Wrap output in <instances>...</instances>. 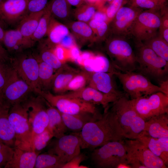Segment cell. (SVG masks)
<instances>
[{
	"mask_svg": "<svg viewBox=\"0 0 168 168\" xmlns=\"http://www.w3.org/2000/svg\"><path fill=\"white\" fill-rule=\"evenodd\" d=\"M78 64L81 65L89 72H108L110 69V64L108 59L101 55L95 56L91 53L83 56Z\"/></svg>",
	"mask_w": 168,
	"mask_h": 168,
	"instance_id": "4316f807",
	"label": "cell"
},
{
	"mask_svg": "<svg viewBox=\"0 0 168 168\" xmlns=\"http://www.w3.org/2000/svg\"><path fill=\"white\" fill-rule=\"evenodd\" d=\"M124 143L128 165L133 162L138 161L146 168H167L160 158L137 139L125 140Z\"/></svg>",
	"mask_w": 168,
	"mask_h": 168,
	"instance_id": "8fae6325",
	"label": "cell"
},
{
	"mask_svg": "<svg viewBox=\"0 0 168 168\" xmlns=\"http://www.w3.org/2000/svg\"><path fill=\"white\" fill-rule=\"evenodd\" d=\"M29 1L0 0V18L5 24L15 22L27 12Z\"/></svg>",
	"mask_w": 168,
	"mask_h": 168,
	"instance_id": "2e32d148",
	"label": "cell"
},
{
	"mask_svg": "<svg viewBox=\"0 0 168 168\" xmlns=\"http://www.w3.org/2000/svg\"><path fill=\"white\" fill-rule=\"evenodd\" d=\"M108 1H112L113 0H107Z\"/></svg>",
	"mask_w": 168,
	"mask_h": 168,
	"instance_id": "94428289",
	"label": "cell"
},
{
	"mask_svg": "<svg viewBox=\"0 0 168 168\" xmlns=\"http://www.w3.org/2000/svg\"><path fill=\"white\" fill-rule=\"evenodd\" d=\"M39 62V78L42 90L51 86L55 70L52 67L36 56Z\"/></svg>",
	"mask_w": 168,
	"mask_h": 168,
	"instance_id": "4dcf8cb0",
	"label": "cell"
},
{
	"mask_svg": "<svg viewBox=\"0 0 168 168\" xmlns=\"http://www.w3.org/2000/svg\"><path fill=\"white\" fill-rule=\"evenodd\" d=\"M160 83V86L163 93L168 96V79L161 82Z\"/></svg>",
	"mask_w": 168,
	"mask_h": 168,
	"instance_id": "db71d44e",
	"label": "cell"
},
{
	"mask_svg": "<svg viewBox=\"0 0 168 168\" xmlns=\"http://www.w3.org/2000/svg\"><path fill=\"white\" fill-rule=\"evenodd\" d=\"M36 93L49 105L63 113L70 114L82 113L99 114L95 105L79 99L67 97L63 94L54 95L45 90H39Z\"/></svg>",
	"mask_w": 168,
	"mask_h": 168,
	"instance_id": "8992f818",
	"label": "cell"
},
{
	"mask_svg": "<svg viewBox=\"0 0 168 168\" xmlns=\"http://www.w3.org/2000/svg\"><path fill=\"white\" fill-rule=\"evenodd\" d=\"M49 2L52 17L65 25L71 21L73 11L72 6L66 0H51Z\"/></svg>",
	"mask_w": 168,
	"mask_h": 168,
	"instance_id": "f1b7e54d",
	"label": "cell"
},
{
	"mask_svg": "<svg viewBox=\"0 0 168 168\" xmlns=\"http://www.w3.org/2000/svg\"><path fill=\"white\" fill-rule=\"evenodd\" d=\"M88 23L98 37H103L108 30V25L105 21L92 19Z\"/></svg>",
	"mask_w": 168,
	"mask_h": 168,
	"instance_id": "60d3db41",
	"label": "cell"
},
{
	"mask_svg": "<svg viewBox=\"0 0 168 168\" xmlns=\"http://www.w3.org/2000/svg\"><path fill=\"white\" fill-rule=\"evenodd\" d=\"M51 49L57 58L63 63H64L68 60H70L69 49L66 48L59 44Z\"/></svg>",
	"mask_w": 168,
	"mask_h": 168,
	"instance_id": "f6af8a7d",
	"label": "cell"
},
{
	"mask_svg": "<svg viewBox=\"0 0 168 168\" xmlns=\"http://www.w3.org/2000/svg\"><path fill=\"white\" fill-rule=\"evenodd\" d=\"M108 17L106 14L99 11H96L92 19L106 22Z\"/></svg>",
	"mask_w": 168,
	"mask_h": 168,
	"instance_id": "f5cc1de1",
	"label": "cell"
},
{
	"mask_svg": "<svg viewBox=\"0 0 168 168\" xmlns=\"http://www.w3.org/2000/svg\"><path fill=\"white\" fill-rule=\"evenodd\" d=\"M85 157L84 154L80 153L65 164L63 168H80L81 163L85 159Z\"/></svg>",
	"mask_w": 168,
	"mask_h": 168,
	"instance_id": "7dc6e473",
	"label": "cell"
},
{
	"mask_svg": "<svg viewBox=\"0 0 168 168\" xmlns=\"http://www.w3.org/2000/svg\"><path fill=\"white\" fill-rule=\"evenodd\" d=\"M140 22L145 26L152 28H157L160 26L161 21L156 15L148 12H144L139 16Z\"/></svg>",
	"mask_w": 168,
	"mask_h": 168,
	"instance_id": "f35d334b",
	"label": "cell"
},
{
	"mask_svg": "<svg viewBox=\"0 0 168 168\" xmlns=\"http://www.w3.org/2000/svg\"><path fill=\"white\" fill-rule=\"evenodd\" d=\"M71 6L77 7L80 6L85 2V0H66Z\"/></svg>",
	"mask_w": 168,
	"mask_h": 168,
	"instance_id": "11a10c76",
	"label": "cell"
},
{
	"mask_svg": "<svg viewBox=\"0 0 168 168\" xmlns=\"http://www.w3.org/2000/svg\"><path fill=\"white\" fill-rule=\"evenodd\" d=\"M5 25V23L0 18V25L3 28Z\"/></svg>",
	"mask_w": 168,
	"mask_h": 168,
	"instance_id": "680465c9",
	"label": "cell"
},
{
	"mask_svg": "<svg viewBox=\"0 0 168 168\" xmlns=\"http://www.w3.org/2000/svg\"><path fill=\"white\" fill-rule=\"evenodd\" d=\"M135 16L132 9L126 7L120 8L116 14V25L120 28H123L132 21Z\"/></svg>",
	"mask_w": 168,
	"mask_h": 168,
	"instance_id": "8d00e7d4",
	"label": "cell"
},
{
	"mask_svg": "<svg viewBox=\"0 0 168 168\" xmlns=\"http://www.w3.org/2000/svg\"><path fill=\"white\" fill-rule=\"evenodd\" d=\"M70 32L65 25L52 16L46 34L47 38L44 43L49 48H53Z\"/></svg>",
	"mask_w": 168,
	"mask_h": 168,
	"instance_id": "d4e9b609",
	"label": "cell"
},
{
	"mask_svg": "<svg viewBox=\"0 0 168 168\" xmlns=\"http://www.w3.org/2000/svg\"><path fill=\"white\" fill-rule=\"evenodd\" d=\"M90 76V72L86 71L80 72L69 82L63 94L67 91H75L85 87L88 83Z\"/></svg>",
	"mask_w": 168,
	"mask_h": 168,
	"instance_id": "d590c367",
	"label": "cell"
},
{
	"mask_svg": "<svg viewBox=\"0 0 168 168\" xmlns=\"http://www.w3.org/2000/svg\"><path fill=\"white\" fill-rule=\"evenodd\" d=\"M78 135L82 149L95 148L125 138L116 115L109 109L100 119L86 124Z\"/></svg>",
	"mask_w": 168,
	"mask_h": 168,
	"instance_id": "6da1fadb",
	"label": "cell"
},
{
	"mask_svg": "<svg viewBox=\"0 0 168 168\" xmlns=\"http://www.w3.org/2000/svg\"><path fill=\"white\" fill-rule=\"evenodd\" d=\"M62 94L70 97L79 99L94 105H101L104 109V112L108 109L110 103L120 97L103 93L90 86Z\"/></svg>",
	"mask_w": 168,
	"mask_h": 168,
	"instance_id": "9a60e30c",
	"label": "cell"
},
{
	"mask_svg": "<svg viewBox=\"0 0 168 168\" xmlns=\"http://www.w3.org/2000/svg\"><path fill=\"white\" fill-rule=\"evenodd\" d=\"M137 5L142 7L147 8H153L155 6V3L150 0H136Z\"/></svg>",
	"mask_w": 168,
	"mask_h": 168,
	"instance_id": "f907efd6",
	"label": "cell"
},
{
	"mask_svg": "<svg viewBox=\"0 0 168 168\" xmlns=\"http://www.w3.org/2000/svg\"><path fill=\"white\" fill-rule=\"evenodd\" d=\"M143 131L155 138H168L167 113L152 117L145 121Z\"/></svg>",
	"mask_w": 168,
	"mask_h": 168,
	"instance_id": "ffe728a7",
	"label": "cell"
},
{
	"mask_svg": "<svg viewBox=\"0 0 168 168\" xmlns=\"http://www.w3.org/2000/svg\"><path fill=\"white\" fill-rule=\"evenodd\" d=\"M96 3L84 2L73 11V15L77 21L88 23L92 18L96 11Z\"/></svg>",
	"mask_w": 168,
	"mask_h": 168,
	"instance_id": "836d02e7",
	"label": "cell"
},
{
	"mask_svg": "<svg viewBox=\"0 0 168 168\" xmlns=\"http://www.w3.org/2000/svg\"><path fill=\"white\" fill-rule=\"evenodd\" d=\"M146 46L152 50L158 56L168 61V46L166 43L161 40H156Z\"/></svg>",
	"mask_w": 168,
	"mask_h": 168,
	"instance_id": "ab89813d",
	"label": "cell"
},
{
	"mask_svg": "<svg viewBox=\"0 0 168 168\" xmlns=\"http://www.w3.org/2000/svg\"><path fill=\"white\" fill-rule=\"evenodd\" d=\"M40 54L38 56L43 61L52 67L55 71L60 68L65 63H62L56 57L52 49L44 43L39 46Z\"/></svg>",
	"mask_w": 168,
	"mask_h": 168,
	"instance_id": "e575fe53",
	"label": "cell"
},
{
	"mask_svg": "<svg viewBox=\"0 0 168 168\" xmlns=\"http://www.w3.org/2000/svg\"><path fill=\"white\" fill-rule=\"evenodd\" d=\"M13 152V148L0 141V168L4 167L11 159Z\"/></svg>",
	"mask_w": 168,
	"mask_h": 168,
	"instance_id": "b9f144b4",
	"label": "cell"
},
{
	"mask_svg": "<svg viewBox=\"0 0 168 168\" xmlns=\"http://www.w3.org/2000/svg\"><path fill=\"white\" fill-rule=\"evenodd\" d=\"M9 109L0 103V141L14 148L15 147L16 135L8 120Z\"/></svg>",
	"mask_w": 168,
	"mask_h": 168,
	"instance_id": "603a6c76",
	"label": "cell"
},
{
	"mask_svg": "<svg viewBox=\"0 0 168 168\" xmlns=\"http://www.w3.org/2000/svg\"><path fill=\"white\" fill-rule=\"evenodd\" d=\"M44 10L39 12L29 13L23 18L17 29L24 37L31 39Z\"/></svg>",
	"mask_w": 168,
	"mask_h": 168,
	"instance_id": "f546056e",
	"label": "cell"
},
{
	"mask_svg": "<svg viewBox=\"0 0 168 168\" xmlns=\"http://www.w3.org/2000/svg\"><path fill=\"white\" fill-rule=\"evenodd\" d=\"M79 72L64 64L55 73L51 86L54 92L57 94H63L69 82Z\"/></svg>",
	"mask_w": 168,
	"mask_h": 168,
	"instance_id": "484cf974",
	"label": "cell"
},
{
	"mask_svg": "<svg viewBox=\"0 0 168 168\" xmlns=\"http://www.w3.org/2000/svg\"><path fill=\"white\" fill-rule=\"evenodd\" d=\"M24 103L27 109L28 119L32 129V144L35 136L47 127L49 118L47 112V103L39 95L35 97L30 96Z\"/></svg>",
	"mask_w": 168,
	"mask_h": 168,
	"instance_id": "7c38bea8",
	"label": "cell"
},
{
	"mask_svg": "<svg viewBox=\"0 0 168 168\" xmlns=\"http://www.w3.org/2000/svg\"><path fill=\"white\" fill-rule=\"evenodd\" d=\"M113 72H90L89 86L105 94L122 96L124 94L118 89Z\"/></svg>",
	"mask_w": 168,
	"mask_h": 168,
	"instance_id": "e0dca14e",
	"label": "cell"
},
{
	"mask_svg": "<svg viewBox=\"0 0 168 168\" xmlns=\"http://www.w3.org/2000/svg\"><path fill=\"white\" fill-rule=\"evenodd\" d=\"M61 113V112H60ZM64 123L68 129L75 131H81L87 123L100 119V114L82 113L75 114L61 113Z\"/></svg>",
	"mask_w": 168,
	"mask_h": 168,
	"instance_id": "cb8c5ba5",
	"label": "cell"
},
{
	"mask_svg": "<svg viewBox=\"0 0 168 168\" xmlns=\"http://www.w3.org/2000/svg\"><path fill=\"white\" fill-rule=\"evenodd\" d=\"M163 36L166 41L168 42V29H166L164 31Z\"/></svg>",
	"mask_w": 168,
	"mask_h": 168,
	"instance_id": "6f0895ef",
	"label": "cell"
},
{
	"mask_svg": "<svg viewBox=\"0 0 168 168\" xmlns=\"http://www.w3.org/2000/svg\"><path fill=\"white\" fill-rule=\"evenodd\" d=\"M57 139L48 152L58 156L64 164L80 153L81 141L78 134L65 135Z\"/></svg>",
	"mask_w": 168,
	"mask_h": 168,
	"instance_id": "5bb4252c",
	"label": "cell"
},
{
	"mask_svg": "<svg viewBox=\"0 0 168 168\" xmlns=\"http://www.w3.org/2000/svg\"><path fill=\"white\" fill-rule=\"evenodd\" d=\"M100 147L91 154L92 160L96 167L118 168L121 164L128 165L123 141L110 142Z\"/></svg>",
	"mask_w": 168,
	"mask_h": 168,
	"instance_id": "52a82bcc",
	"label": "cell"
},
{
	"mask_svg": "<svg viewBox=\"0 0 168 168\" xmlns=\"http://www.w3.org/2000/svg\"><path fill=\"white\" fill-rule=\"evenodd\" d=\"M65 25L78 44L82 45L91 43L96 40L94 32L87 23L78 21H71Z\"/></svg>",
	"mask_w": 168,
	"mask_h": 168,
	"instance_id": "7402d4cb",
	"label": "cell"
},
{
	"mask_svg": "<svg viewBox=\"0 0 168 168\" xmlns=\"http://www.w3.org/2000/svg\"><path fill=\"white\" fill-rule=\"evenodd\" d=\"M14 152L11 159L4 166L5 168H34L39 152L26 150L17 147L13 148Z\"/></svg>",
	"mask_w": 168,
	"mask_h": 168,
	"instance_id": "d6986e66",
	"label": "cell"
},
{
	"mask_svg": "<svg viewBox=\"0 0 168 168\" xmlns=\"http://www.w3.org/2000/svg\"><path fill=\"white\" fill-rule=\"evenodd\" d=\"M123 0H113L106 10V14L109 18L114 17L120 9Z\"/></svg>",
	"mask_w": 168,
	"mask_h": 168,
	"instance_id": "bcb514c9",
	"label": "cell"
},
{
	"mask_svg": "<svg viewBox=\"0 0 168 168\" xmlns=\"http://www.w3.org/2000/svg\"><path fill=\"white\" fill-rule=\"evenodd\" d=\"M146 146L154 155L168 165V138H155L143 131L136 139Z\"/></svg>",
	"mask_w": 168,
	"mask_h": 168,
	"instance_id": "ac0fdd59",
	"label": "cell"
},
{
	"mask_svg": "<svg viewBox=\"0 0 168 168\" xmlns=\"http://www.w3.org/2000/svg\"><path fill=\"white\" fill-rule=\"evenodd\" d=\"M47 103V112L49 118L47 128L54 137L59 138L65 135L68 128L64 123L60 112Z\"/></svg>",
	"mask_w": 168,
	"mask_h": 168,
	"instance_id": "83f0119b",
	"label": "cell"
},
{
	"mask_svg": "<svg viewBox=\"0 0 168 168\" xmlns=\"http://www.w3.org/2000/svg\"><path fill=\"white\" fill-rule=\"evenodd\" d=\"M69 49L70 60L76 62L80 56L81 52L77 45Z\"/></svg>",
	"mask_w": 168,
	"mask_h": 168,
	"instance_id": "681fc988",
	"label": "cell"
},
{
	"mask_svg": "<svg viewBox=\"0 0 168 168\" xmlns=\"http://www.w3.org/2000/svg\"><path fill=\"white\" fill-rule=\"evenodd\" d=\"M164 26L166 27H168V20H167L164 21Z\"/></svg>",
	"mask_w": 168,
	"mask_h": 168,
	"instance_id": "91938a15",
	"label": "cell"
},
{
	"mask_svg": "<svg viewBox=\"0 0 168 168\" xmlns=\"http://www.w3.org/2000/svg\"><path fill=\"white\" fill-rule=\"evenodd\" d=\"M53 137V135L47 128L35 137L32 142V150L39 152L46 147Z\"/></svg>",
	"mask_w": 168,
	"mask_h": 168,
	"instance_id": "74e56055",
	"label": "cell"
},
{
	"mask_svg": "<svg viewBox=\"0 0 168 168\" xmlns=\"http://www.w3.org/2000/svg\"><path fill=\"white\" fill-rule=\"evenodd\" d=\"M35 42L24 37L17 28L5 30L2 43L8 51L15 52L31 48Z\"/></svg>",
	"mask_w": 168,
	"mask_h": 168,
	"instance_id": "44dd1931",
	"label": "cell"
},
{
	"mask_svg": "<svg viewBox=\"0 0 168 168\" xmlns=\"http://www.w3.org/2000/svg\"><path fill=\"white\" fill-rule=\"evenodd\" d=\"M149 96L130 100L136 112L145 121L152 117L168 114V96L161 92Z\"/></svg>",
	"mask_w": 168,
	"mask_h": 168,
	"instance_id": "30bf717a",
	"label": "cell"
},
{
	"mask_svg": "<svg viewBox=\"0 0 168 168\" xmlns=\"http://www.w3.org/2000/svg\"><path fill=\"white\" fill-rule=\"evenodd\" d=\"M59 44L68 49H70L77 45L75 40L71 32L62 40Z\"/></svg>",
	"mask_w": 168,
	"mask_h": 168,
	"instance_id": "c3c4849f",
	"label": "cell"
},
{
	"mask_svg": "<svg viewBox=\"0 0 168 168\" xmlns=\"http://www.w3.org/2000/svg\"><path fill=\"white\" fill-rule=\"evenodd\" d=\"M12 68V67L7 64L6 63L0 61V98Z\"/></svg>",
	"mask_w": 168,
	"mask_h": 168,
	"instance_id": "7bdbcfd3",
	"label": "cell"
},
{
	"mask_svg": "<svg viewBox=\"0 0 168 168\" xmlns=\"http://www.w3.org/2000/svg\"><path fill=\"white\" fill-rule=\"evenodd\" d=\"M10 60L7 50L0 43V61L6 63Z\"/></svg>",
	"mask_w": 168,
	"mask_h": 168,
	"instance_id": "816d5d0a",
	"label": "cell"
},
{
	"mask_svg": "<svg viewBox=\"0 0 168 168\" xmlns=\"http://www.w3.org/2000/svg\"><path fill=\"white\" fill-rule=\"evenodd\" d=\"M32 92L33 91L31 87L12 67L2 91L0 103L10 109L13 105L25 101Z\"/></svg>",
	"mask_w": 168,
	"mask_h": 168,
	"instance_id": "ba28073f",
	"label": "cell"
},
{
	"mask_svg": "<svg viewBox=\"0 0 168 168\" xmlns=\"http://www.w3.org/2000/svg\"><path fill=\"white\" fill-rule=\"evenodd\" d=\"M49 0H29L27 12L35 13L44 10L46 7Z\"/></svg>",
	"mask_w": 168,
	"mask_h": 168,
	"instance_id": "ee69618b",
	"label": "cell"
},
{
	"mask_svg": "<svg viewBox=\"0 0 168 168\" xmlns=\"http://www.w3.org/2000/svg\"><path fill=\"white\" fill-rule=\"evenodd\" d=\"M127 94L112 102L110 109L116 115L125 138L136 139L144 129L145 121L136 112Z\"/></svg>",
	"mask_w": 168,
	"mask_h": 168,
	"instance_id": "7a4b0ae2",
	"label": "cell"
},
{
	"mask_svg": "<svg viewBox=\"0 0 168 168\" xmlns=\"http://www.w3.org/2000/svg\"><path fill=\"white\" fill-rule=\"evenodd\" d=\"M5 31L3 27L0 25V43L1 44L3 43Z\"/></svg>",
	"mask_w": 168,
	"mask_h": 168,
	"instance_id": "9f6ffc18",
	"label": "cell"
},
{
	"mask_svg": "<svg viewBox=\"0 0 168 168\" xmlns=\"http://www.w3.org/2000/svg\"><path fill=\"white\" fill-rule=\"evenodd\" d=\"M64 164L58 156L48 152L38 155L34 168H63Z\"/></svg>",
	"mask_w": 168,
	"mask_h": 168,
	"instance_id": "1f68e13d",
	"label": "cell"
},
{
	"mask_svg": "<svg viewBox=\"0 0 168 168\" xmlns=\"http://www.w3.org/2000/svg\"><path fill=\"white\" fill-rule=\"evenodd\" d=\"M135 57L138 72L160 82L167 79L168 61L157 55L151 49L142 46Z\"/></svg>",
	"mask_w": 168,
	"mask_h": 168,
	"instance_id": "3957f363",
	"label": "cell"
},
{
	"mask_svg": "<svg viewBox=\"0 0 168 168\" xmlns=\"http://www.w3.org/2000/svg\"><path fill=\"white\" fill-rule=\"evenodd\" d=\"M134 72H123L115 70L113 72L131 100L149 96L158 92H163L160 86L153 84L147 77Z\"/></svg>",
	"mask_w": 168,
	"mask_h": 168,
	"instance_id": "5b68a950",
	"label": "cell"
},
{
	"mask_svg": "<svg viewBox=\"0 0 168 168\" xmlns=\"http://www.w3.org/2000/svg\"><path fill=\"white\" fill-rule=\"evenodd\" d=\"M12 67L34 92L42 90L39 81V65L36 57L21 55L13 60Z\"/></svg>",
	"mask_w": 168,
	"mask_h": 168,
	"instance_id": "4fadbf2b",
	"label": "cell"
},
{
	"mask_svg": "<svg viewBox=\"0 0 168 168\" xmlns=\"http://www.w3.org/2000/svg\"><path fill=\"white\" fill-rule=\"evenodd\" d=\"M52 16L49 2L40 17L37 28L31 39L35 42L41 40L46 35L48 28Z\"/></svg>",
	"mask_w": 168,
	"mask_h": 168,
	"instance_id": "d6a6232c",
	"label": "cell"
},
{
	"mask_svg": "<svg viewBox=\"0 0 168 168\" xmlns=\"http://www.w3.org/2000/svg\"><path fill=\"white\" fill-rule=\"evenodd\" d=\"M107 49L112 58V65L114 68L123 72L137 70L136 57L127 42L121 40H113L108 43Z\"/></svg>",
	"mask_w": 168,
	"mask_h": 168,
	"instance_id": "9c48e42d",
	"label": "cell"
},
{
	"mask_svg": "<svg viewBox=\"0 0 168 168\" xmlns=\"http://www.w3.org/2000/svg\"><path fill=\"white\" fill-rule=\"evenodd\" d=\"M8 118L16 135L15 147L26 150H33L32 129L24 102L15 105L10 108Z\"/></svg>",
	"mask_w": 168,
	"mask_h": 168,
	"instance_id": "277c9868",
	"label": "cell"
}]
</instances>
